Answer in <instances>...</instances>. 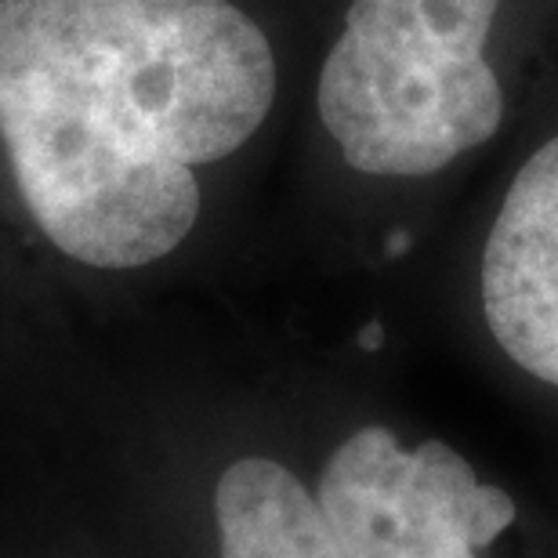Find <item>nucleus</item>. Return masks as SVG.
Instances as JSON below:
<instances>
[{
	"mask_svg": "<svg viewBox=\"0 0 558 558\" xmlns=\"http://www.w3.org/2000/svg\"><path fill=\"white\" fill-rule=\"evenodd\" d=\"M407 247H410V236H407V232H396V236L388 240V251H392V254H403Z\"/></svg>",
	"mask_w": 558,
	"mask_h": 558,
	"instance_id": "7",
	"label": "nucleus"
},
{
	"mask_svg": "<svg viewBox=\"0 0 558 558\" xmlns=\"http://www.w3.org/2000/svg\"><path fill=\"white\" fill-rule=\"evenodd\" d=\"M381 341H385V330H381V323H371L363 333H360V344L366 352H374V349H381Z\"/></svg>",
	"mask_w": 558,
	"mask_h": 558,
	"instance_id": "6",
	"label": "nucleus"
},
{
	"mask_svg": "<svg viewBox=\"0 0 558 558\" xmlns=\"http://www.w3.org/2000/svg\"><path fill=\"white\" fill-rule=\"evenodd\" d=\"M221 558H344L319 500L283 464L243 457L215 486Z\"/></svg>",
	"mask_w": 558,
	"mask_h": 558,
	"instance_id": "5",
	"label": "nucleus"
},
{
	"mask_svg": "<svg viewBox=\"0 0 558 558\" xmlns=\"http://www.w3.org/2000/svg\"><path fill=\"white\" fill-rule=\"evenodd\" d=\"M500 0H352L316 106L360 174L421 178L497 135L505 117L486 37Z\"/></svg>",
	"mask_w": 558,
	"mask_h": 558,
	"instance_id": "2",
	"label": "nucleus"
},
{
	"mask_svg": "<svg viewBox=\"0 0 558 558\" xmlns=\"http://www.w3.org/2000/svg\"><path fill=\"white\" fill-rule=\"evenodd\" d=\"M276 102L269 37L232 0H0V142L65 258L142 269L199 218L196 167Z\"/></svg>",
	"mask_w": 558,
	"mask_h": 558,
	"instance_id": "1",
	"label": "nucleus"
},
{
	"mask_svg": "<svg viewBox=\"0 0 558 558\" xmlns=\"http://www.w3.org/2000/svg\"><path fill=\"white\" fill-rule=\"evenodd\" d=\"M316 500L344 558H478L515 522V500L486 486L453 446L403 450L381 424L330 453Z\"/></svg>",
	"mask_w": 558,
	"mask_h": 558,
	"instance_id": "3",
	"label": "nucleus"
},
{
	"mask_svg": "<svg viewBox=\"0 0 558 558\" xmlns=\"http://www.w3.org/2000/svg\"><path fill=\"white\" fill-rule=\"evenodd\" d=\"M483 312L511 363L558 388V138L530 156L497 210Z\"/></svg>",
	"mask_w": 558,
	"mask_h": 558,
	"instance_id": "4",
	"label": "nucleus"
}]
</instances>
